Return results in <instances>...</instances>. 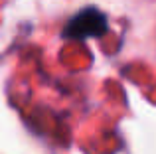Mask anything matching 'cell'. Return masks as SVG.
<instances>
[{
    "mask_svg": "<svg viewBox=\"0 0 156 154\" xmlns=\"http://www.w3.org/2000/svg\"><path fill=\"white\" fill-rule=\"evenodd\" d=\"M105 30H107V18L103 16V12H99L97 8H85V10L77 12L67 22L63 36L71 40H87L103 36Z\"/></svg>",
    "mask_w": 156,
    "mask_h": 154,
    "instance_id": "cell-1",
    "label": "cell"
}]
</instances>
